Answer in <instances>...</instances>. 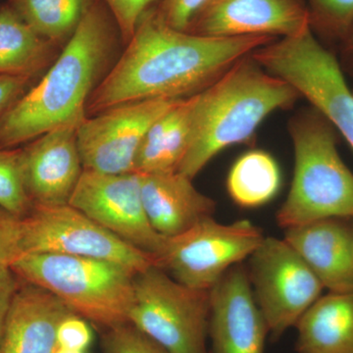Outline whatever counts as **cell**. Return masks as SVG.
Here are the masks:
<instances>
[{
  "instance_id": "cell-1",
  "label": "cell",
  "mask_w": 353,
  "mask_h": 353,
  "mask_svg": "<svg viewBox=\"0 0 353 353\" xmlns=\"http://www.w3.org/2000/svg\"><path fill=\"white\" fill-rule=\"evenodd\" d=\"M277 39L216 38L174 29L157 6L143 14L103 81L90 95L87 116L126 102L180 101L201 94L241 58Z\"/></svg>"
},
{
  "instance_id": "cell-2",
  "label": "cell",
  "mask_w": 353,
  "mask_h": 353,
  "mask_svg": "<svg viewBox=\"0 0 353 353\" xmlns=\"http://www.w3.org/2000/svg\"><path fill=\"white\" fill-rule=\"evenodd\" d=\"M121 44L112 14L97 0L39 82L0 115V148H19L85 114L90 95L119 57Z\"/></svg>"
},
{
  "instance_id": "cell-3",
  "label": "cell",
  "mask_w": 353,
  "mask_h": 353,
  "mask_svg": "<svg viewBox=\"0 0 353 353\" xmlns=\"http://www.w3.org/2000/svg\"><path fill=\"white\" fill-rule=\"evenodd\" d=\"M301 97L290 83L252 57L241 58L212 85L194 95L192 139L179 173L194 180L218 153L246 143L271 113Z\"/></svg>"
},
{
  "instance_id": "cell-4",
  "label": "cell",
  "mask_w": 353,
  "mask_h": 353,
  "mask_svg": "<svg viewBox=\"0 0 353 353\" xmlns=\"http://www.w3.org/2000/svg\"><path fill=\"white\" fill-rule=\"evenodd\" d=\"M294 172L277 213L283 229L328 218H353V173L341 159L333 125L315 108L290 121Z\"/></svg>"
},
{
  "instance_id": "cell-5",
  "label": "cell",
  "mask_w": 353,
  "mask_h": 353,
  "mask_svg": "<svg viewBox=\"0 0 353 353\" xmlns=\"http://www.w3.org/2000/svg\"><path fill=\"white\" fill-rule=\"evenodd\" d=\"M10 269L99 328L106 331L130 322L136 274L120 265L58 253H25Z\"/></svg>"
},
{
  "instance_id": "cell-6",
  "label": "cell",
  "mask_w": 353,
  "mask_h": 353,
  "mask_svg": "<svg viewBox=\"0 0 353 353\" xmlns=\"http://www.w3.org/2000/svg\"><path fill=\"white\" fill-rule=\"evenodd\" d=\"M267 72L290 83L347 141L353 150V90L341 62L308 28L252 52Z\"/></svg>"
},
{
  "instance_id": "cell-7",
  "label": "cell",
  "mask_w": 353,
  "mask_h": 353,
  "mask_svg": "<svg viewBox=\"0 0 353 353\" xmlns=\"http://www.w3.org/2000/svg\"><path fill=\"white\" fill-rule=\"evenodd\" d=\"M210 290L192 289L153 265L134 275L129 321L169 353L208 350Z\"/></svg>"
},
{
  "instance_id": "cell-8",
  "label": "cell",
  "mask_w": 353,
  "mask_h": 353,
  "mask_svg": "<svg viewBox=\"0 0 353 353\" xmlns=\"http://www.w3.org/2000/svg\"><path fill=\"white\" fill-rule=\"evenodd\" d=\"M261 229L248 220L222 224L214 217L167 238L157 266L181 284L210 290L231 267L243 263L263 241Z\"/></svg>"
},
{
  "instance_id": "cell-9",
  "label": "cell",
  "mask_w": 353,
  "mask_h": 353,
  "mask_svg": "<svg viewBox=\"0 0 353 353\" xmlns=\"http://www.w3.org/2000/svg\"><path fill=\"white\" fill-rule=\"evenodd\" d=\"M58 253L120 265L134 274L157 265L150 253L121 240L82 211L66 205H34L22 218V254Z\"/></svg>"
},
{
  "instance_id": "cell-10",
  "label": "cell",
  "mask_w": 353,
  "mask_h": 353,
  "mask_svg": "<svg viewBox=\"0 0 353 353\" xmlns=\"http://www.w3.org/2000/svg\"><path fill=\"white\" fill-rule=\"evenodd\" d=\"M246 270L273 340L296 327L324 289L299 253L285 240L273 236H264L248 257Z\"/></svg>"
},
{
  "instance_id": "cell-11",
  "label": "cell",
  "mask_w": 353,
  "mask_h": 353,
  "mask_svg": "<svg viewBox=\"0 0 353 353\" xmlns=\"http://www.w3.org/2000/svg\"><path fill=\"white\" fill-rule=\"evenodd\" d=\"M176 101L157 99L126 102L85 116L78 129L83 170L104 174L134 172L146 132Z\"/></svg>"
},
{
  "instance_id": "cell-12",
  "label": "cell",
  "mask_w": 353,
  "mask_h": 353,
  "mask_svg": "<svg viewBox=\"0 0 353 353\" xmlns=\"http://www.w3.org/2000/svg\"><path fill=\"white\" fill-rule=\"evenodd\" d=\"M69 204L155 259L163 250L167 238L153 229L146 216L141 180L134 172L104 174L83 170Z\"/></svg>"
},
{
  "instance_id": "cell-13",
  "label": "cell",
  "mask_w": 353,
  "mask_h": 353,
  "mask_svg": "<svg viewBox=\"0 0 353 353\" xmlns=\"http://www.w3.org/2000/svg\"><path fill=\"white\" fill-rule=\"evenodd\" d=\"M310 28L305 0H208L187 32L216 38H288Z\"/></svg>"
},
{
  "instance_id": "cell-14",
  "label": "cell",
  "mask_w": 353,
  "mask_h": 353,
  "mask_svg": "<svg viewBox=\"0 0 353 353\" xmlns=\"http://www.w3.org/2000/svg\"><path fill=\"white\" fill-rule=\"evenodd\" d=\"M85 116H78L22 148L25 185L34 206L69 204L83 172L78 129Z\"/></svg>"
},
{
  "instance_id": "cell-15",
  "label": "cell",
  "mask_w": 353,
  "mask_h": 353,
  "mask_svg": "<svg viewBox=\"0 0 353 353\" xmlns=\"http://www.w3.org/2000/svg\"><path fill=\"white\" fill-rule=\"evenodd\" d=\"M268 334L246 266L234 265L210 290L208 338L212 353H264Z\"/></svg>"
},
{
  "instance_id": "cell-16",
  "label": "cell",
  "mask_w": 353,
  "mask_h": 353,
  "mask_svg": "<svg viewBox=\"0 0 353 353\" xmlns=\"http://www.w3.org/2000/svg\"><path fill=\"white\" fill-rule=\"evenodd\" d=\"M328 218L285 229L284 240L331 292H353L352 224Z\"/></svg>"
},
{
  "instance_id": "cell-17",
  "label": "cell",
  "mask_w": 353,
  "mask_h": 353,
  "mask_svg": "<svg viewBox=\"0 0 353 353\" xmlns=\"http://www.w3.org/2000/svg\"><path fill=\"white\" fill-rule=\"evenodd\" d=\"M71 310L48 290L20 280L4 329L0 353H53L58 325Z\"/></svg>"
},
{
  "instance_id": "cell-18",
  "label": "cell",
  "mask_w": 353,
  "mask_h": 353,
  "mask_svg": "<svg viewBox=\"0 0 353 353\" xmlns=\"http://www.w3.org/2000/svg\"><path fill=\"white\" fill-rule=\"evenodd\" d=\"M139 180L146 216L165 238L183 234L214 215L216 202L179 172L139 175Z\"/></svg>"
},
{
  "instance_id": "cell-19",
  "label": "cell",
  "mask_w": 353,
  "mask_h": 353,
  "mask_svg": "<svg viewBox=\"0 0 353 353\" xmlns=\"http://www.w3.org/2000/svg\"><path fill=\"white\" fill-rule=\"evenodd\" d=\"M296 327L297 353H353V292L320 296Z\"/></svg>"
},
{
  "instance_id": "cell-20",
  "label": "cell",
  "mask_w": 353,
  "mask_h": 353,
  "mask_svg": "<svg viewBox=\"0 0 353 353\" xmlns=\"http://www.w3.org/2000/svg\"><path fill=\"white\" fill-rule=\"evenodd\" d=\"M194 104V95L181 99L153 123L139 148L134 173L178 172L190 145Z\"/></svg>"
},
{
  "instance_id": "cell-21",
  "label": "cell",
  "mask_w": 353,
  "mask_h": 353,
  "mask_svg": "<svg viewBox=\"0 0 353 353\" xmlns=\"http://www.w3.org/2000/svg\"><path fill=\"white\" fill-rule=\"evenodd\" d=\"M62 48L39 36L8 3L0 7V76L36 80Z\"/></svg>"
},
{
  "instance_id": "cell-22",
  "label": "cell",
  "mask_w": 353,
  "mask_h": 353,
  "mask_svg": "<svg viewBox=\"0 0 353 353\" xmlns=\"http://www.w3.org/2000/svg\"><path fill=\"white\" fill-rule=\"evenodd\" d=\"M281 171L264 150H250L236 159L227 178L229 196L236 205L254 208L268 203L278 194Z\"/></svg>"
},
{
  "instance_id": "cell-23",
  "label": "cell",
  "mask_w": 353,
  "mask_h": 353,
  "mask_svg": "<svg viewBox=\"0 0 353 353\" xmlns=\"http://www.w3.org/2000/svg\"><path fill=\"white\" fill-rule=\"evenodd\" d=\"M97 0H8L39 36L63 48Z\"/></svg>"
},
{
  "instance_id": "cell-24",
  "label": "cell",
  "mask_w": 353,
  "mask_h": 353,
  "mask_svg": "<svg viewBox=\"0 0 353 353\" xmlns=\"http://www.w3.org/2000/svg\"><path fill=\"white\" fill-rule=\"evenodd\" d=\"M0 206L20 218L34 208L25 185L22 148H0Z\"/></svg>"
},
{
  "instance_id": "cell-25",
  "label": "cell",
  "mask_w": 353,
  "mask_h": 353,
  "mask_svg": "<svg viewBox=\"0 0 353 353\" xmlns=\"http://www.w3.org/2000/svg\"><path fill=\"white\" fill-rule=\"evenodd\" d=\"M310 27L321 36L343 43L353 27V0H305Z\"/></svg>"
},
{
  "instance_id": "cell-26",
  "label": "cell",
  "mask_w": 353,
  "mask_h": 353,
  "mask_svg": "<svg viewBox=\"0 0 353 353\" xmlns=\"http://www.w3.org/2000/svg\"><path fill=\"white\" fill-rule=\"evenodd\" d=\"M104 353H169L132 323L106 330Z\"/></svg>"
},
{
  "instance_id": "cell-27",
  "label": "cell",
  "mask_w": 353,
  "mask_h": 353,
  "mask_svg": "<svg viewBox=\"0 0 353 353\" xmlns=\"http://www.w3.org/2000/svg\"><path fill=\"white\" fill-rule=\"evenodd\" d=\"M112 14L119 28L123 44L126 46L136 31L139 20L150 9L157 6L160 0H102Z\"/></svg>"
},
{
  "instance_id": "cell-28",
  "label": "cell",
  "mask_w": 353,
  "mask_h": 353,
  "mask_svg": "<svg viewBox=\"0 0 353 353\" xmlns=\"http://www.w3.org/2000/svg\"><path fill=\"white\" fill-rule=\"evenodd\" d=\"M22 255V218L0 206V271Z\"/></svg>"
},
{
  "instance_id": "cell-29",
  "label": "cell",
  "mask_w": 353,
  "mask_h": 353,
  "mask_svg": "<svg viewBox=\"0 0 353 353\" xmlns=\"http://www.w3.org/2000/svg\"><path fill=\"white\" fill-rule=\"evenodd\" d=\"M92 338L94 336L90 323L76 313H68L58 325L57 347L87 350L92 343Z\"/></svg>"
},
{
  "instance_id": "cell-30",
  "label": "cell",
  "mask_w": 353,
  "mask_h": 353,
  "mask_svg": "<svg viewBox=\"0 0 353 353\" xmlns=\"http://www.w3.org/2000/svg\"><path fill=\"white\" fill-rule=\"evenodd\" d=\"M208 0H160L157 10L167 25L187 31L190 21Z\"/></svg>"
},
{
  "instance_id": "cell-31",
  "label": "cell",
  "mask_w": 353,
  "mask_h": 353,
  "mask_svg": "<svg viewBox=\"0 0 353 353\" xmlns=\"http://www.w3.org/2000/svg\"><path fill=\"white\" fill-rule=\"evenodd\" d=\"M27 77L0 76V115L34 83Z\"/></svg>"
},
{
  "instance_id": "cell-32",
  "label": "cell",
  "mask_w": 353,
  "mask_h": 353,
  "mask_svg": "<svg viewBox=\"0 0 353 353\" xmlns=\"http://www.w3.org/2000/svg\"><path fill=\"white\" fill-rule=\"evenodd\" d=\"M19 284L20 279L10 268L0 271V347L3 339L9 307Z\"/></svg>"
},
{
  "instance_id": "cell-33",
  "label": "cell",
  "mask_w": 353,
  "mask_h": 353,
  "mask_svg": "<svg viewBox=\"0 0 353 353\" xmlns=\"http://www.w3.org/2000/svg\"><path fill=\"white\" fill-rule=\"evenodd\" d=\"M341 44V57H343V64L341 63L343 69H347V71L353 75V27L350 30L347 38L343 39Z\"/></svg>"
},
{
  "instance_id": "cell-34",
  "label": "cell",
  "mask_w": 353,
  "mask_h": 353,
  "mask_svg": "<svg viewBox=\"0 0 353 353\" xmlns=\"http://www.w3.org/2000/svg\"><path fill=\"white\" fill-rule=\"evenodd\" d=\"M53 353H87L85 350H69V348L57 347Z\"/></svg>"
},
{
  "instance_id": "cell-35",
  "label": "cell",
  "mask_w": 353,
  "mask_h": 353,
  "mask_svg": "<svg viewBox=\"0 0 353 353\" xmlns=\"http://www.w3.org/2000/svg\"><path fill=\"white\" fill-rule=\"evenodd\" d=\"M353 219V218H352ZM352 236H353V223H352Z\"/></svg>"
},
{
  "instance_id": "cell-36",
  "label": "cell",
  "mask_w": 353,
  "mask_h": 353,
  "mask_svg": "<svg viewBox=\"0 0 353 353\" xmlns=\"http://www.w3.org/2000/svg\"><path fill=\"white\" fill-rule=\"evenodd\" d=\"M352 90H353V88H352Z\"/></svg>"
}]
</instances>
